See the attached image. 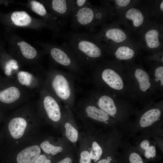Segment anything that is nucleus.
<instances>
[{"label":"nucleus","instance_id":"nucleus-1","mask_svg":"<svg viewBox=\"0 0 163 163\" xmlns=\"http://www.w3.org/2000/svg\"><path fill=\"white\" fill-rule=\"evenodd\" d=\"M63 37L82 68L92 69L109 53L107 45L95 39L89 32L64 33Z\"/></svg>","mask_w":163,"mask_h":163},{"label":"nucleus","instance_id":"nucleus-2","mask_svg":"<svg viewBox=\"0 0 163 163\" xmlns=\"http://www.w3.org/2000/svg\"><path fill=\"white\" fill-rule=\"evenodd\" d=\"M118 62L103 59L92 69L91 82L95 87L119 97H128L124 66Z\"/></svg>","mask_w":163,"mask_h":163},{"label":"nucleus","instance_id":"nucleus-3","mask_svg":"<svg viewBox=\"0 0 163 163\" xmlns=\"http://www.w3.org/2000/svg\"><path fill=\"white\" fill-rule=\"evenodd\" d=\"M128 96L139 102H153L158 92L150 74L140 65L124 66Z\"/></svg>","mask_w":163,"mask_h":163},{"label":"nucleus","instance_id":"nucleus-4","mask_svg":"<svg viewBox=\"0 0 163 163\" xmlns=\"http://www.w3.org/2000/svg\"><path fill=\"white\" fill-rule=\"evenodd\" d=\"M71 72L51 69L45 72L43 87L60 102L64 107L73 110L75 105V75Z\"/></svg>","mask_w":163,"mask_h":163},{"label":"nucleus","instance_id":"nucleus-5","mask_svg":"<svg viewBox=\"0 0 163 163\" xmlns=\"http://www.w3.org/2000/svg\"><path fill=\"white\" fill-rule=\"evenodd\" d=\"M73 109L83 125L91 126L94 122L107 124L112 118L88 97L79 100Z\"/></svg>","mask_w":163,"mask_h":163},{"label":"nucleus","instance_id":"nucleus-6","mask_svg":"<svg viewBox=\"0 0 163 163\" xmlns=\"http://www.w3.org/2000/svg\"><path fill=\"white\" fill-rule=\"evenodd\" d=\"M38 99L46 118L61 126L65 108L62 106L60 102L43 87L39 91Z\"/></svg>","mask_w":163,"mask_h":163},{"label":"nucleus","instance_id":"nucleus-7","mask_svg":"<svg viewBox=\"0 0 163 163\" xmlns=\"http://www.w3.org/2000/svg\"><path fill=\"white\" fill-rule=\"evenodd\" d=\"M88 97L111 118L117 115L119 105L126 102L122 98L95 87L89 91Z\"/></svg>","mask_w":163,"mask_h":163},{"label":"nucleus","instance_id":"nucleus-8","mask_svg":"<svg viewBox=\"0 0 163 163\" xmlns=\"http://www.w3.org/2000/svg\"><path fill=\"white\" fill-rule=\"evenodd\" d=\"M49 54L57 64L74 74H82L83 68L79 65L74 53L66 43L62 46H54L49 49Z\"/></svg>","mask_w":163,"mask_h":163},{"label":"nucleus","instance_id":"nucleus-9","mask_svg":"<svg viewBox=\"0 0 163 163\" xmlns=\"http://www.w3.org/2000/svg\"><path fill=\"white\" fill-rule=\"evenodd\" d=\"M5 87H0V102L14 104L26 101L31 95L29 91L21 86L14 78H8Z\"/></svg>","mask_w":163,"mask_h":163},{"label":"nucleus","instance_id":"nucleus-10","mask_svg":"<svg viewBox=\"0 0 163 163\" xmlns=\"http://www.w3.org/2000/svg\"><path fill=\"white\" fill-rule=\"evenodd\" d=\"M65 108V114L61 125L63 137L76 150L80 132L72 110Z\"/></svg>","mask_w":163,"mask_h":163},{"label":"nucleus","instance_id":"nucleus-11","mask_svg":"<svg viewBox=\"0 0 163 163\" xmlns=\"http://www.w3.org/2000/svg\"><path fill=\"white\" fill-rule=\"evenodd\" d=\"M96 8L90 4L74 11L69 17L71 27L76 29L84 27L89 31L94 22Z\"/></svg>","mask_w":163,"mask_h":163},{"label":"nucleus","instance_id":"nucleus-12","mask_svg":"<svg viewBox=\"0 0 163 163\" xmlns=\"http://www.w3.org/2000/svg\"><path fill=\"white\" fill-rule=\"evenodd\" d=\"M44 75L42 74L37 75L27 71L18 70L14 78L25 88L30 91L37 89L39 91L43 85Z\"/></svg>","mask_w":163,"mask_h":163},{"label":"nucleus","instance_id":"nucleus-13","mask_svg":"<svg viewBox=\"0 0 163 163\" xmlns=\"http://www.w3.org/2000/svg\"><path fill=\"white\" fill-rule=\"evenodd\" d=\"M101 29L96 34H91L92 36L97 40L104 41L107 45L112 43H119L124 41L127 37L125 32L118 28L110 25H104Z\"/></svg>","mask_w":163,"mask_h":163},{"label":"nucleus","instance_id":"nucleus-14","mask_svg":"<svg viewBox=\"0 0 163 163\" xmlns=\"http://www.w3.org/2000/svg\"><path fill=\"white\" fill-rule=\"evenodd\" d=\"M51 4L53 11L63 18L69 17L74 11V0H53Z\"/></svg>","mask_w":163,"mask_h":163},{"label":"nucleus","instance_id":"nucleus-15","mask_svg":"<svg viewBox=\"0 0 163 163\" xmlns=\"http://www.w3.org/2000/svg\"><path fill=\"white\" fill-rule=\"evenodd\" d=\"M40 147L46 153L53 155L62 153H65L75 149L67 141L59 145H56L51 143L49 141L45 140L41 143Z\"/></svg>","mask_w":163,"mask_h":163},{"label":"nucleus","instance_id":"nucleus-16","mask_svg":"<svg viewBox=\"0 0 163 163\" xmlns=\"http://www.w3.org/2000/svg\"><path fill=\"white\" fill-rule=\"evenodd\" d=\"M40 147L37 145L28 147L19 152L16 158L17 163H34L40 155Z\"/></svg>","mask_w":163,"mask_h":163},{"label":"nucleus","instance_id":"nucleus-17","mask_svg":"<svg viewBox=\"0 0 163 163\" xmlns=\"http://www.w3.org/2000/svg\"><path fill=\"white\" fill-rule=\"evenodd\" d=\"M27 125L24 117H18L12 119L8 125V129L12 137L16 139L21 138L23 135Z\"/></svg>","mask_w":163,"mask_h":163},{"label":"nucleus","instance_id":"nucleus-18","mask_svg":"<svg viewBox=\"0 0 163 163\" xmlns=\"http://www.w3.org/2000/svg\"><path fill=\"white\" fill-rule=\"evenodd\" d=\"M161 113V110L158 107L152 108L146 110L140 118V126L143 128L150 126L159 119Z\"/></svg>","mask_w":163,"mask_h":163},{"label":"nucleus","instance_id":"nucleus-19","mask_svg":"<svg viewBox=\"0 0 163 163\" xmlns=\"http://www.w3.org/2000/svg\"><path fill=\"white\" fill-rule=\"evenodd\" d=\"M78 150L79 163H91L89 148L87 140L82 132H80Z\"/></svg>","mask_w":163,"mask_h":163},{"label":"nucleus","instance_id":"nucleus-20","mask_svg":"<svg viewBox=\"0 0 163 163\" xmlns=\"http://www.w3.org/2000/svg\"><path fill=\"white\" fill-rule=\"evenodd\" d=\"M158 92L162 93L163 89V66L159 63L154 66L149 72Z\"/></svg>","mask_w":163,"mask_h":163},{"label":"nucleus","instance_id":"nucleus-21","mask_svg":"<svg viewBox=\"0 0 163 163\" xmlns=\"http://www.w3.org/2000/svg\"><path fill=\"white\" fill-rule=\"evenodd\" d=\"M110 11L107 5L96 7L94 22L89 32L93 31L95 28L100 24H104L109 17Z\"/></svg>","mask_w":163,"mask_h":163},{"label":"nucleus","instance_id":"nucleus-22","mask_svg":"<svg viewBox=\"0 0 163 163\" xmlns=\"http://www.w3.org/2000/svg\"><path fill=\"white\" fill-rule=\"evenodd\" d=\"M125 17L126 19L130 21L135 27H139L143 24L144 17L143 13L139 9L131 8L125 12Z\"/></svg>","mask_w":163,"mask_h":163},{"label":"nucleus","instance_id":"nucleus-23","mask_svg":"<svg viewBox=\"0 0 163 163\" xmlns=\"http://www.w3.org/2000/svg\"><path fill=\"white\" fill-rule=\"evenodd\" d=\"M113 54L116 59L119 61L130 60L136 56V53L134 49L125 45L118 47Z\"/></svg>","mask_w":163,"mask_h":163},{"label":"nucleus","instance_id":"nucleus-24","mask_svg":"<svg viewBox=\"0 0 163 163\" xmlns=\"http://www.w3.org/2000/svg\"><path fill=\"white\" fill-rule=\"evenodd\" d=\"M144 38L146 45L150 49H156L160 46L159 32L157 29L149 30L145 33Z\"/></svg>","mask_w":163,"mask_h":163},{"label":"nucleus","instance_id":"nucleus-25","mask_svg":"<svg viewBox=\"0 0 163 163\" xmlns=\"http://www.w3.org/2000/svg\"><path fill=\"white\" fill-rule=\"evenodd\" d=\"M11 18L14 23L18 26H26L31 21V17L24 11H15L12 14Z\"/></svg>","mask_w":163,"mask_h":163},{"label":"nucleus","instance_id":"nucleus-26","mask_svg":"<svg viewBox=\"0 0 163 163\" xmlns=\"http://www.w3.org/2000/svg\"><path fill=\"white\" fill-rule=\"evenodd\" d=\"M21 49L23 56L26 59L32 60L37 55L36 50L30 45L24 41H21L17 43Z\"/></svg>","mask_w":163,"mask_h":163},{"label":"nucleus","instance_id":"nucleus-27","mask_svg":"<svg viewBox=\"0 0 163 163\" xmlns=\"http://www.w3.org/2000/svg\"><path fill=\"white\" fill-rule=\"evenodd\" d=\"M18 62L14 59H10L6 63L4 69L5 75L9 78H14L16 72L19 70Z\"/></svg>","mask_w":163,"mask_h":163},{"label":"nucleus","instance_id":"nucleus-28","mask_svg":"<svg viewBox=\"0 0 163 163\" xmlns=\"http://www.w3.org/2000/svg\"><path fill=\"white\" fill-rule=\"evenodd\" d=\"M30 4L33 11L38 14L42 16H45L47 14L45 8L42 4L34 0L31 2Z\"/></svg>","mask_w":163,"mask_h":163},{"label":"nucleus","instance_id":"nucleus-29","mask_svg":"<svg viewBox=\"0 0 163 163\" xmlns=\"http://www.w3.org/2000/svg\"><path fill=\"white\" fill-rule=\"evenodd\" d=\"M144 150L145 151L144 156L146 158L149 159L155 156L156 154V150L155 147L154 146H149Z\"/></svg>","mask_w":163,"mask_h":163},{"label":"nucleus","instance_id":"nucleus-30","mask_svg":"<svg viewBox=\"0 0 163 163\" xmlns=\"http://www.w3.org/2000/svg\"><path fill=\"white\" fill-rule=\"evenodd\" d=\"M129 160L130 163H143L140 156L135 152H132L130 154Z\"/></svg>","mask_w":163,"mask_h":163},{"label":"nucleus","instance_id":"nucleus-31","mask_svg":"<svg viewBox=\"0 0 163 163\" xmlns=\"http://www.w3.org/2000/svg\"><path fill=\"white\" fill-rule=\"evenodd\" d=\"M91 4L89 1L87 0H75L74 11L81 8L85 7Z\"/></svg>","mask_w":163,"mask_h":163},{"label":"nucleus","instance_id":"nucleus-32","mask_svg":"<svg viewBox=\"0 0 163 163\" xmlns=\"http://www.w3.org/2000/svg\"><path fill=\"white\" fill-rule=\"evenodd\" d=\"M34 163H51V160L47 158L44 155H40Z\"/></svg>","mask_w":163,"mask_h":163},{"label":"nucleus","instance_id":"nucleus-33","mask_svg":"<svg viewBox=\"0 0 163 163\" xmlns=\"http://www.w3.org/2000/svg\"><path fill=\"white\" fill-rule=\"evenodd\" d=\"M115 3L119 7H125L128 5L130 3V0H116L115 1Z\"/></svg>","mask_w":163,"mask_h":163},{"label":"nucleus","instance_id":"nucleus-34","mask_svg":"<svg viewBox=\"0 0 163 163\" xmlns=\"http://www.w3.org/2000/svg\"><path fill=\"white\" fill-rule=\"evenodd\" d=\"M56 163H73V161L70 156H66Z\"/></svg>","mask_w":163,"mask_h":163},{"label":"nucleus","instance_id":"nucleus-35","mask_svg":"<svg viewBox=\"0 0 163 163\" xmlns=\"http://www.w3.org/2000/svg\"><path fill=\"white\" fill-rule=\"evenodd\" d=\"M96 163H110V162L109 158H107L100 159Z\"/></svg>","mask_w":163,"mask_h":163},{"label":"nucleus","instance_id":"nucleus-36","mask_svg":"<svg viewBox=\"0 0 163 163\" xmlns=\"http://www.w3.org/2000/svg\"><path fill=\"white\" fill-rule=\"evenodd\" d=\"M159 8L161 11H163V1H162L160 3L159 5Z\"/></svg>","mask_w":163,"mask_h":163}]
</instances>
